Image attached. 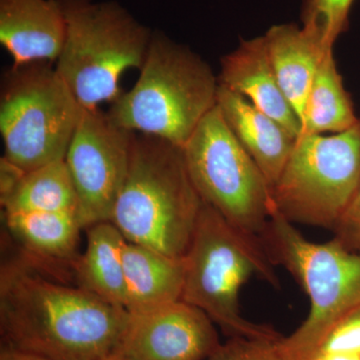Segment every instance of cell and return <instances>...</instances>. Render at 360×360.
Wrapping results in <instances>:
<instances>
[{"mask_svg": "<svg viewBox=\"0 0 360 360\" xmlns=\"http://www.w3.org/2000/svg\"><path fill=\"white\" fill-rule=\"evenodd\" d=\"M0 200L4 213L77 212L78 207L77 191L65 160L25 172L13 191Z\"/></svg>", "mask_w": 360, "mask_h": 360, "instance_id": "obj_20", "label": "cell"}, {"mask_svg": "<svg viewBox=\"0 0 360 360\" xmlns=\"http://www.w3.org/2000/svg\"><path fill=\"white\" fill-rule=\"evenodd\" d=\"M65 37L60 0H0V44L13 66L56 63Z\"/></svg>", "mask_w": 360, "mask_h": 360, "instance_id": "obj_12", "label": "cell"}, {"mask_svg": "<svg viewBox=\"0 0 360 360\" xmlns=\"http://www.w3.org/2000/svg\"><path fill=\"white\" fill-rule=\"evenodd\" d=\"M359 120L338 70L333 51H328L322 58L310 87L300 135L338 134L349 129Z\"/></svg>", "mask_w": 360, "mask_h": 360, "instance_id": "obj_19", "label": "cell"}, {"mask_svg": "<svg viewBox=\"0 0 360 360\" xmlns=\"http://www.w3.org/2000/svg\"><path fill=\"white\" fill-rule=\"evenodd\" d=\"M82 108L49 63L11 66L0 92L4 158L25 172L65 160Z\"/></svg>", "mask_w": 360, "mask_h": 360, "instance_id": "obj_7", "label": "cell"}, {"mask_svg": "<svg viewBox=\"0 0 360 360\" xmlns=\"http://www.w3.org/2000/svg\"><path fill=\"white\" fill-rule=\"evenodd\" d=\"M99 360H139L134 359V357L130 356V355L124 354V352H118L115 354L108 355V356L103 357V359Z\"/></svg>", "mask_w": 360, "mask_h": 360, "instance_id": "obj_26", "label": "cell"}, {"mask_svg": "<svg viewBox=\"0 0 360 360\" xmlns=\"http://www.w3.org/2000/svg\"><path fill=\"white\" fill-rule=\"evenodd\" d=\"M309 360H360V307L336 322Z\"/></svg>", "mask_w": 360, "mask_h": 360, "instance_id": "obj_22", "label": "cell"}, {"mask_svg": "<svg viewBox=\"0 0 360 360\" xmlns=\"http://www.w3.org/2000/svg\"><path fill=\"white\" fill-rule=\"evenodd\" d=\"M203 205L182 148L135 132L129 172L110 219L124 238L184 258Z\"/></svg>", "mask_w": 360, "mask_h": 360, "instance_id": "obj_2", "label": "cell"}, {"mask_svg": "<svg viewBox=\"0 0 360 360\" xmlns=\"http://www.w3.org/2000/svg\"><path fill=\"white\" fill-rule=\"evenodd\" d=\"M270 260L288 270L309 300L304 321L283 345L295 360H309L336 322L360 307V251L333 238L314 243L274 213L260 236Z\"/></svg>", "mask_w": 360, "mask_h": 360, "instance_id": "obj_6", "label": "cell"}, {"mask_svg": "<svg viewBox=\"0 0 360 360\" xmlns=\"http://www.w3.org/2000/svg\"><path fill=\"white\" fill-rule=\"evenodd\" d=\"M219 89V77L200 56L153 32L136 82L108 112L123 129L184 148L217 105Z\"/></svg>", "mask_w": 360, "mask_h": 360, "instance_id": "obj_3", "label": "cell"}, {"mask_svg": "<svg viewBox=\"0 0 360 360\" xmlns=\"http://www.w3.org/2000/svg\"><path fill=\"white\" fill-rule=\"evenodd\" d=\"M360 182V118L345 131L302 134L272 186L276 212L291 224L333 231Z\"/></svg>", "mask_w": 360, "mask_h": 360, "instance_id": "obj_8", "label": "cell"}, {"mask_svg": "<svg viewBox=\"0 0 360 360\" xmlns=\"http://www.w3.org/2000/svg\"><path fill=\"white\" fill-rule=\"evenodd\" d=\"M184 264L181 300L205 312L229 338H281L269 326L248 321L240 309L241 290L251 277L281 288L276 265L260 239L239 231L205 203Z\"/></svg>", "mask_w": 360, "mask_h": 360, "instance_id": "obj_4", "label": "cell"}, {"mask_svg": "<svg viewBox=\"0 0 360 360\" xmlns=\"http://www.w3.org/2000/svg\"><path fill=\"white\" fill-rule=\"evenodd\" d=\"M134 134L99 108H82L65 160L77 191L82 229L110 221L129 172Z\"/></svg>", "mask_w": 360, "mask_h": 360, "instance_id": "obj_10", "label": "cell"}, {"mask_svg": "<svg viewBox=\"0 0 360 360\" xmlns=\"http://www.w3.org/2000/svg\"><path fill=\"white\" fill-rule=\"evenodd\" d=\"M220 66V85L245 97L296 139L300 136L302 122L277 82L264 37L241 40L238 49L221 58Z\"/></svg>", "mask_w": 360, "mask_h": 360, "instance_id": "obj_13", "label": "cell"}, {"mask_svg": "<svg viewBox=\"0 0 360 360\" xmlns=\"http://www.w3.org/2000/svg\"><path fill=\"white\" fill-rule=\"evenodd\" d=\"M355 0H302V27L314 33L328 49L349 27Z\"/></svg>", "mask_w": 360, "mask_h": 360, "instance_id": "obj_21", "label": "cell"}, {"mask_svg": "<svg viewBox=\"0 0 360 360\" xmlns=\"http://www.w3.org/2000/svg\"><path fill=\"white\" fill-rule=\"evenodd\" d=\"M206 360H295L278 338H231Z\"/></svg>", "mask_w": 360, "mask_h": 360, "instance_id": "obj_23", "label": "cell"}, {"mask_svg": "<svg viewBox=\"0 0 360 360\" xmlns=\"http://www.w3.org/2000/svg\"><path fill=\"white\" fill-rule=\"evenodd\" d=\"M217 108L225 122L274 186L285 167L296 137L240 94L219 84Z\"/></svg>", "mask_w": 360, "mask_h": 360, "instance_id": "obj_14", "label": "cell"}, {"mask_svg": "<svg viewBox=\"0 0 360 360\" xmlns=\"http://www.w3.org/2000/svg\"><path fill=\"white\" fill-rule=\"evenodd\" d=\"M264 37L277 82L302 122L319 63L324 54L333 49L295 23L274 25Z\"/></svg>", "mask_w": 360, "mask_h": 360, "instance_id": "obj_15", "label": "cell"}, {"mask_svg": "<svg viewBox=\"0 0 360 360\" xmlns=\"http://www.w3.org/2000/svg\"><path fill=\"white\" fill-rule=\"evenodd\" d=\"M0 360H51L32 352H22L15 348L4 347L0 352Z\"/></svg>", "mask_w": 360, "mask_h": 360, "instance_id": "obj_25", "label": "cell"}, {"mask_svg": "<svg viewBox=\"0 0 360 360\" xmlns=\"http://www.w3.org/2000/svg\"><path fill=\"white\" fill-rule=\"evenodd\" d=\"M129 314L80 288L46 278L32 264L2 265V345L51 360H99L118 352Z\"/></svg>", "mask_w": 360, "mask_h": 360, "instance_id": "obj_1", "label": "cell"}, {"mask_svg": "<svg viewBox=\"0 0 360 360\" xmlns=\"http://www.w3.org/2000/svg\"><path fill=\"white\" fill-rule=\"evenodd\" d=\"M66 37L56 70L84 108L112 103L120 80L141 70L153 32L115 1L60 0Z\"/></svg>", "mask_w": 360, "mask_h": 360, "instance_id": "obj_5", "label": "cell"}, {"mask_svg": "<svg viewBox=\"0 0 360 360\" xmlns=\"http://www.w3.org/2000/svg\"><path fill=\"white\" fill-rule=\"evenodd\" d=\"M182 151L203 202L239 231L260 239L276 213L271 186L217 105L198 124Z\"/></svg>", "mask_w": 360, "mask_h": 360, "instance_id": "obj_9", "label": "cell"}, {"mask_svg": "<svg viewBox=\"0 0 360 360\" xmlns=\"http://www.w3.org/2000/svg\"><path fill=\"white\" fill-rule=\"evenodd\" d=\"M7 229L21 245L30 264H68L77 259L82 229L75 212L4 213ZM33 264V265H35Z\"/></svg>", "mask_w": 360, "mask_h": 360, "instance_id": "obj_17", "label": "cell"}, {"mask_svg": "<svg viewBox=\"0 0 360 360\" xmlns=\"http://www.w3.org/2000/svg\"><path fill=\"white\" fill-rule=\"evenodd\" d=\"M85 229L86 250L72 264L77 285L125 309L123 252L127 239L110 221L98 222Z\"/></svg>", "mask_w": 360, "mask_h": 360, "instance_id": "obj_18", "label": "cell"}, {"mask_svg": "<svg viewBox=\"0 0 360 360\" xmlns=\"http://www.w3.org/2000/svg\"><path fill=\"white\" fill-rule=\"evenodd\" d=\"M220 345L210 317L179 300L129 314L120 352L139 360H206Z\"/></svg>", "mask_w": 360, "mask_h": 360, "instance_id": "obj_11", "label": "cell"}, {"mask_svg": "<svg viewBox=\"0 0 360 360\" xmlns=\"http://www.w3.org/2000/svg\"><path fill=\"white\" fill-rule=\"evenodd\" d=\"M333 232L335 238L345 248L360 251V182L354 198Z\"/></svg>", "mask_w": 360, "mask_h": 360, "instance_id": "obj_24", "label": "cell"}, {"mask_svg": "<svg viewBox=\"0 0 360 360\" xmlns=\"http://www.w3.org/2000/svg\"><path fill=\"white\" fill-rule=\"evenodd\" d=\"M127 302L129 314L146 311L181 300L186 264L184 258L127 241L123 252Z\"/></svg>", "mask_w": 360, "mask_h": 360, "instance_id": "obj_16", "label": "cell"}]
</instances>
